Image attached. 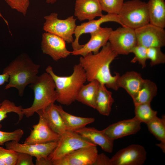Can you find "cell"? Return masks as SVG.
Returning a JSON list of instances; mask_svg holds the SVG:
<instances>
[{"label":"cell","instance_id":"cell-40","mask_svg":"<svg viewBox=\"0 0 165 165\" xmlns=\"http://www.w3.org/2000/svg\"><path fill=\"white\" fill-rule=\"evenodd\" d=\"M57 0H46V2L48 3L53 4L57 1Z\"/></svg>","mask_w":165,"mask_h":165},{"label":"cell","instance_id":"cell-5","mask_svg":"<svg viewBox=\"0 0 165 165\" xmlns=\"http://www.w3.org/2000/svg\"><path fill=\"white\" fill-rule=\"evenodd\" d=\"M118 16L122 26L135 30L149 23L147 3L141 0L124 2Z\"/></svg>","mask_w":165,"mask_h":165},{"label":"cell","instance_id":"cell-36","mask_svg":"<svg viewBox=\"0 0 165 165\" xmlns=\"http://www.w3.org/2000/svg\"><path fill=\"white\" fill-rule=\"evenodd\" d=\"M34 165L33 161V156L31 155L25 153L18 152L16 165Z\"/></svg>","mask_w":165,"mask_h":165},{"label":"cell","instance_id":"cell-29","mask_svg":"<svg viewBox=\"0 0 165 165\" xmlns=\"http://www.w3.org/2000/svg\"><path fill=\"white\" fill-rule=\"evenodd\" d=\"M22 109L21 105L17 106L13 102L8 100L3 101L0 107V129L2 127L0 123L7 117L8 113L13 112L16 113L19 116V121L21 120L24 116Z\"/></svg>","mask_w":165,"mask_h":165},{"label":"cell","instance_id":"cell-32","mask_svg":"<svg viewBox=\"0 0 165 165\" xmlns=\"http://www.w3.org/2000/svg\"><path fill=\"white\" fill-rule=\"evenodd\" d=\"M131 53H134V57L131 61V63H135L138 62L143 68L146 67V61L148 59L147 48L137 45L132 49Z\"/></svg>","mask_w":165,"mask_h":165},{"label":"cell","instance_id":"cell-21","mask_svg":"<svg viewBox=\"0 0 165 165\" xmlns=\"http://www.w3.org/2000/svg\"><path fill=\"white\" fill-rule=\"evenodd\" d=\"M144 80L140 73L134 71H129L119 76L116 84L118 88L125 89L132 98L139 90Z\"/></svg>","mask_w":165,"mask_h":165},{"label":"cell","instance_id":"cell-23","mask_svg":"<svg viewBox=\"0 0 165 165\" xmlns=\"http://www.w3.org/2000/svg\"><path fill=\"white\" fill-rule=\"evenodd\" d=\"M149 23L160 27H165L164 0H149L147 3Z\"/></svg>","mask_w":165,"mask_h":165},{"label":"cell","instance_id":"cell-22","mask_svg":"<svg viewBox=\"0 0 165 165\" xmlns=\"http://www.w3.org/2000/svg\"><path fill=\"white\" fill-rule=\"evenodd\" d=\"M64 124L66 130L75 131L94 122L95 119L93 117L76 116L70 114L63 109L61 106L55 105Z\"/></svg>","mask_w":165,"mask_h":165},{"label":"cell","instance_id":"cell-38","mask_svg":"<svg viewBox=\"0 0 165 165\" xmlns=\"http://www.w3.org/2000/svg\"><path fill=\"white\" fill-rule=\"evenodd\" d=\"M36 165H53L52 160L48 158H41L36 159Z\"/></svg>","mask_w":165,"mask_h":165},{"label":"cell","instance_id":"cell-33","mask_svg":"<svg viewBox=\"0 0 165 165\" xmlns=\"http://www.w3.org/2000/svg\"><path fill=\"white\" fill-rule=\"evenodd\" d=\"M18 152L0 146V165H16Z\"/></svg>","mask_w":165,"mask_h":165},{"label":"cell","instance_id":"cell-27","mask_svg":"<svg viewBox=\"0 0 165 165\" xmlns=\"http://www.w3.org/2000/svg\"><path fill=\"white\" fill-rule=\"evenodd\" d=\"M148 130L160 142L157 145L163 153L165 152V116H157L146 124Z\"/></svg>","mask_w":165,"mask_h":165},{"label":"cell","instance_id":"cell-28","mask_svg":"<svg viewBox=\"0 0 165 165\" xmlns=\"http://www.w3.org/2000/svg\"><path fill=\"white\" fill-rule=\"evenodd\" d=\"M134 105L135 115L134 117L141 123L147 124L157 116V111L152 108L150 103Z\"/></svg>","mask_w":165,"mask_h":165},{"label":"cell","instance_id":"cell-37","mask_svg":"<svg viewBox=\"0 0 165 165\" xmlns=\"http://www.w3.org/2000/svg\"><path fill=\"white\" fill-rule=\"evenodd\" d=\"M94 165H112L111 159L103 153L98 154Z\"/></svg>","mask_w":165,"mask_h":165},{"label":"cell","instance_id":"cell-11","mask_svg":"<svg viewBox=\"0 0 165 165\" xmlns=\"http://www.w3.org/2000/svg\"><path fill=\"white\" fill-rule=\"evenodd\" d=\"M98 154L97 145H94L80 148L52 161L53 165H94Z\"/></svg>","mask_w":165,"mask_h":165},{"label":"cell","instance_id":"cell-34","mask_svg":"<svg viewBox=\"0 0 165 165\" xmlns=\"http://www.w3.org/2000/svg\"><path fill=\"white\" fill-rule=\"evenodd\" d=\"M24 134L23 130L19 129L13 132H7L0 130V145L11 141L19 142Z\"/></svg>","mask_w":165,"mask_h":165},{"label":"cell","instance_id":"cell-13","mask_svg":"<svg viewBox=\"0 0 165 165\" xmlns=\"http://www.w3.org/2000/svg\"><path fill=\"white\" fill-rule=\"evenodd\" d=\"M112 30L111 28L101 27L95 31L90 33V38L87 42L83 45L80 49L72 51L71 54L74 56H84L89 53H98L100 49L107 43Z\"/></svg>","mask_w":165,"mask_h":165},{"label":"cell","instance_id":"cell-42","mask_svg":"<svg viewBox=\"0 0 165 165\" xmlns=\"http://www.w3.org/2000/svg\"><path fill=\"white\" fill-rule=\"evenodd\" d=\"M1 105V103H0V107Z\"/></svg>","mask_w":165,"mask_h":165},{"label":"cell","instance_id":"cell-9","mask_svg":"<svg viewBox=\"0 0 165 165\" xmlns=\"http://www.w3.org/2000/svg\"><path fill=\"white\" fill-rule=\"evenodd\" d=\"M135 30L137 45L146 48L162 47L165 46L164 28L149 23Z\"/></svg>","mask_w":165,"mask_h":165},{"label":"cell","instance_id":"cell-2","mask_svg":"<svg viewBox=\"0 0 165 165\" xmlns=\"http://www.w3.org/2000/svg\"><path fill=\"white\" fill-rule=\"evenodd\" d=\"M40 67L25 55L18 57L3 70V73L9 76V82L5 89L15 88L19 96H22L26 86L33 83L38 76Z\"/></svg>","mask_w":165,"mask_h":165},{"label":"cell","instance_id":"cell-4","mask_svg":"<svg viewBox=\"0 0 165 165\" xmlns=\"http://www.w3.org/2000/svg\"><path fill=\"white\" fill-rule=\"evenodd\" d=\"M29 86L34 91V98L31 107L23 108L24 115L27 118L32 116L37 110L54 103L57 98L54 81L51 76L46 72L38 76Z\"/></svg>","mask_w":165,"mask_h":165},{"label":"cell","instance_id":"cell-15","mask_svg":"<svg viewBox=\"0 0 165 165\" xmlns=\"http://www.w3.org/2000/svg\"><path fill=\"white\" fill-rule=\"evenodd\" d=\"M57 141H53L40 144H20L16 141H11L5 143L6 148L17 152L28 154L36 159L48 157L56 147Z\"/></svg>","mask_w":165,"mask_h":165},{"label":"cell","instance_id":"cell-16","mask_svg":"<svg viewBox=\"0 0 165 165\" xmlns=\"http://www.w3.org/2000/svg\"><path fill=\"white\" fill-rule=\"evenodd\" d=\"M141 123L135 117L121 120L109 125L102 130L111 139L115 140L135 134L141 129Z\"/></svg>","mask_w":165,"mask_h":165},{"label":"cell","instance_id":"cell-18","mask_svg":"<svg viewBox=\"0 0 165 165\" xmlns=\"http://www.w3.org/2000/svg\"><path fill=\"white\" fill-rule=\"evenodd\" d=\"M103 15L99 0H76L74 15L80 21L91 20Z\"/></svg>","mask_w":165,"mask_h":165},{"label":"cell","instance_id":"cell-1","mask_svg":"<svg viewBox=\"0 0 165 165\" xmlns=\"http://www.w3.org/2000/svg\"><path fill=\"white\" fill-rule=\"evenodd\" d=\"M118 55L108 42L98 53H89L81 57L79 64L85 72L86 81L96 80L107 88L117 90L119 88L116 80L120 75L116 73L115 75H112L110 66Z\"/></svg>","mask_w":165,"mask_h":165},{"label":"cell","instance_id":"cell-24","mask_svg":"<svg viewBox=\"0 0 165 165\" xmlns=\"http://www.w3.org/2000/svg\"><path fill=\"white\" fill-rule=\"evenodd\" d=\"M83 85L80 89L76 100L95 109L96 97L100 83L93 80Z\"/></svg>","mask_w":165,"mask_h":165},{"label":"cell","instance_id":"cell-10","mask_svg":"<svg viewBox=\"0 0 165 165\" xmlns=\"http://www.w3.org/2000/svg\"><path fill=\"white\" fill-rule=\"evenodd\" d=\"M146 158L145 148L133 144L119 150L110 159L112 165H142Z\"/></svg>","mask_w":165,"mask_h":165},{"label":"cell","instance_id":"cell-30","mask_svg":"<svg viewBox=\"0 0 165 165\" xmlns=\"http://www.w3.org/2000/svg\"><path fill=\"white\" fill-rule=\"evenodd\" d=\"M102 11L108 14L117 15L122 9L124 0H99Z\"/></svg>","mask_w":165,"mask_h":165},{"label":"cell","instance_id":"cell-20","mask_svg":"<svg viewBox=\"0 0 165 165\" xmlns=\"http://www.w3.org/2000/svg\"><path fill=\"white\" fill-rule=\"evenodd\" d=\"M36 112L44 118L50 127L56 133L61 136L66 131L62 118L54 103L44 109L38 110Z\"/></svg>","mask_w":165,"mask_h":165},{"label":"cell","instance_id":"cell-17","mask_svg":"<svg viewBox=\"0 0 165 165\" xmlns=\"http://www.w3.org/2000/svg\"><path fill=\"white\" fill-rule=\"evenodd\" d=\"M109 22H116L121 25L117 15L107 13L97 20L93 19L77 25L74 33L75 39L72 43L73 51L77 50L82 47V45L79 43V38L81 35L95 31L101 27V24Z\"/></svg>","mask_w":165,"mask_h":165},{"label":"cell","instance_id":"cell-7","mask_svg":"<svg viewBox=\"0 0 165 165\" xmlns=\"http://www.w3.org/2000/svg\"><path fill=\"white\" fill-rule=\"evenodd\" d=\"M57 13H53L45 16L43 29L46 32L61 38L66 43H72L74 41L73 35L77 26L76 19L72 16L65 19H60Z\"/></svg>","mask_w":165,"mask_h":165},{"label":"cell","instance_id":"cell-35","mask_svg":"<svg viewBox=\"0 0 165 165\" xmlns=\"http://www.w3.org/2000/svg\"><path fill=\"white\" fill-rule=\"evenodd\" d=\"M12 9H16L25 16L29 6L24 0H5Z\"/></svg>","mask_w":165,"mask_h":165},{"label":"cell","instance_id":"cell-6","mask_svg":"<svg viewBox=\"0 0 165 165\" xmlns=\"http://www.w3.org/2000/svg\"><path fill=\"white\" fill-rule=\"evenodd\" d=\"M96 145L75 131L66 130L60 136L57 145L48 159L51 160L60 159L80 148Z\"/></svg>","mask_w":165,"mask_h":165},{"label":"cell","instance_id":"cell-19","mask_svg":"<svg viewBox=\"0 0 165 165\" xmlns=\"http://www.w3.org/2000/svg\"><path fill=\"white\" fill-rule=\"evenodd\" d=\"M75 131L93 144L100 146L105 152H112L114 141L109 138L102 130L85 127Z\"/></svg>","mask_w":165,"mask_h":165},{"label":"cell","instance_id":"cell-14","mask_svg":"<svg viewBox=\"0 0 165 165\" xmlns=\"http://www.w3.org/2000/svg\"><path fill=\"white\" fill-rule=\"evenodd\" d=\"M38 123L32 126L30 135L25 139L26 144H40L57 141L60 135L54 132L50 127L46 121L41 114H38Z\"/></svg>","mask_w":165,"mask_h":165},{"label":"cell","instance_id":"cell-3","mask_svg":"<svg viewBox=\"0 0 165 165\" xmlns=\"http://www.w3.org/2000/svg\"><path fill=\"white\" fill-rule=\"evenodd\" d=\"M46 71L51 76L55 82L57 94L56 101L68 106L76 101L78 93L86 81L85 72L79 64L74 66L72 73L68 76L57 75L50 66L46 68Z\"/></svg>","mask_w":165,"mask_h":165},{"label":"cell","instance_id":"cell-41","mask_svg":"<svg viewBox=\"0 0 165 165\" xmlns=\"http://www.w3.org/2000/svg\"><path fill=\"white\" fill-rule=\"evenodd\" d=\"M24 1L27 5L29 6L30 4L29 0H24Z\"/></svg>","mask_w":165,"mask_h":165},{"label":"cell","instance_id":"cell-31","mask_svg":"<svg viewBox=\"0 0 165 165\" xmlns=\"http://www.w3.org/2000/svg\"><path fill=\"white\" fill-rule=\"evenodd\" d=\"M148 59L150 60V65L153 66L165 63V54L162 51L161 48L151 47L147 48Z\"/></svg>","mask_w":165,"mask_h":165},{"label":"cell","instance_id":"cell-26","mask_svg":"<svg viewBox=\"0 0 165 165\" xmlns=\"http://www.w3.org/2000/svg\"><path fill=\"white\" fill-rule=\"evenodd\" d=\"M157 87L156 83L150 80L144 79L139 90L132 98L134 105L150 103L156 95Z\"/></svg>","mask_w":165,"mask_h":165},{"label":"cell","instance_id":"cell-25","mask_svg":"<svg viewBox=\"0 0 165 165\" xmlns=\"http://www.w3.org/2000/svg\"><path fill=\"white\" fill-rule=\"evenodd\" d=\"M103 84H100L96 99L95 109L101 115L108 116L114 102L112 92Z\"/></svg>","mask_w":165,"mask_h":165},{"label":"cell","instance_id":"cell-39","mask_svg":"<svg viewBox=\"0 0 165 165\" xmlns=\"http://www.w3.org/2000/svg\"><path fill=\"white\" fill-rule=\"evenodd\" d=\"M9 76L7 73H3L0 74V86L4 84L5 82H8Z\"/></svg>","mask_w":165,"mask_h":165},{"label":"cell","instance_id":"cell-12","mask_svg":"<svg viewBox=\"0 0 165 165\" xmlns=\"http://www.w3.org/2000/svg\"><path fill=\"white\" fill-rule=\"evenodd\" d=\"M41 49L43 53L49 55L56 61L66 58L72 52L67 50L66 42L63 39L47 32L42 34Z\"/></svg>","mask_w":165,"mask_h":165},{"label":"cell","instance_id":"cell-8","mask_svg":"<svg viewBox=\"0 0 165 165\" xmlns=\"http://www.w3.org/2000/svg\"><path fill=\"white\" fill-rule=\"evenodd\" d=\"M108 41L113 50L118 55L128 54L137 45L135 29L126 26L113 30Z\"/></svg>","mask_w":165,"mask_h":165}]
</instances>
